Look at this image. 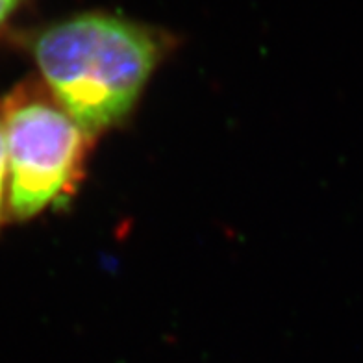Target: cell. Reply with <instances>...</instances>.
Masks as SVG:
<instances>
[{
  "mask_svg": "<svg viewBox=\"0 0 363 363\" xmlns=\"http://www.w3.org/2000/svg\"><path fill=\"white\" fill-rule=\"evenodd\" d=\"M169 47L162 30L104 11L48 24L30 41L52 99L89 138L132 113Z\"/></svg>",
  "mask_w": 363,
  "mask_h": 363,
  "instance_id": "cell-1",
  "label": "cell"
},
{
  "mask_svg": "<svg viewBox=\"0 0 363 363\" xmlns=\"http://www.w3.org/2000/svg\"><path fill=\"white\" fill-rule=\"evenodd\" d=\"M0 113L8 150V204L17 219H28L77 189L91 138L38 87L15 89Z\"/></svg>",
  "mask_w": 363,
  "mask_h": 363,
  "instance_id": "cell-2",
  "label": "cell"
},
{
  "mask_svg": "<svg viewBox=\"0 0 363 363\" xmlns=\"http://www.w3.org/2000/svg\"><path fill=\"white\" fill-rule=\"evenodd\" d=\"M6 182H8V150H6V135L2 113H0V220L4 217Z\"/></svg>",
  "mask_w": 363,
  "mask_h": 363,
  "instance_id": "cell-3",
  "label": "cell"
},
{
  "mask_svg": "<svg viewBox=\"0 0 363 363\" xmlns=\"http://www.w3.org/2000/svg\"><path fill=\"white\" fill-rule=\"evenodd\" d=\"M21 2L23 0H0V30L4 28L8 21L13 17V13L17 11Z\"/></svg>",
  "mask_w": 363,
  "mask_h": 363,
  "instance_id": "cell-4",
  "label": "cell"
}]
</instances>
